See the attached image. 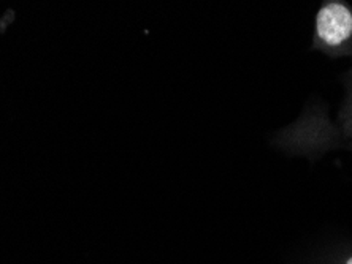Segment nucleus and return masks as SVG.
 Returning <instances> with one entry per match:
<instances>
[{"mask_svg": "<svg viewBox=\"0 0 352 264\" xmlns=\"http://www.w3.org/2000/svg\"><path fill=\"white\" fill-rule=\"evenodd\" d=\"M316 30L324 43L330 46L344 43L352 35V13L341 3L325 5L316 19Z\"/></svg>", "mask_w": 352, "mask_h": 264, "instance_id": "obj_1", "label": "nucleus"}, {"mask_svg": "<svg viewBox=\"0 0 352 264\" xmlns=\"http://www.w3.org/2000/svg\"><path fill=\"white\" fill-rule=\"evenodd\" d=\"M346 264H352V256L349 258V260H348V263H346Z\"/></svg>", "mask_w": 352, "mask_h": 264, "instance_id": "obj_2", "label": "nucleus"}]
</instances>
